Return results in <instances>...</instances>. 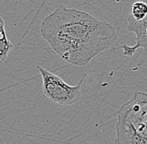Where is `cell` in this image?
I'll return each mask as SVG.
<instances>
[{
  "mask_svg": "<svg viewBox=\"0 0 147 144\" xmlns=\"http://www.w3.org/2000/svg\"><path fill=\"white\" fill-rule=\"evenodd\" d=\"M127 20V30L136 35V44L132 47L125 44L119 48L123 49V55L127 57L133 56L138 48H142L147 53V16L143 20L137 21L129 14Z\"/></svg>",
  "mask_w": 147,
  "mask_h": 144,
  "instance_id": "4",
  "label": "cell"
},
{
  "mask_svg": "<svg viewBox=\"0 0 147 144\" xmlns=\"http://www.w3.org/2000/svg\"><path fill=\"white\" fill-rule=\"evenodd\" d=\"M13 45L9 40L6 30L4 21L0 16V60L5 61L8 58L9 53L13 49Z\"/></svg>",
  "mask_w": 147,
  "mask_h": 144,
  "instance_id": "5",
  "label": "cell"
},
{
  "mask_svg": "<svg viewBox=\"0 0 147 144\" xmlns=\"http://www.w3.org/2000/svg\"><path fill=\"white\" fill-rule=\"evenodd\" d=\"M37 68L42 77L43 92L52 102L61 106H71L77 103L81 98V86L86 74H84L80 82L71 86L58 75L37 66Z\"/></svg>",
  "mask_w": 147,
  "mask_h": 144,
  "instance_id": "3",
  "label": "cell"
},
{
  "mask_svg": "<svg viewBox=\"0 0 147 144\" xmlns=\"http://www.w3.org/2000/svg\"><path fill=\"white\" fill-rule=\"evenodd\" d=\"M116 144H147V92H135L117 112Z\"/></svg>",
  "mask_w": 147,
  "mask_h": 144,
  "instance_id": "2",
  "label": "cell"
},
{
  "mask_svg": "<svg viewBox=\"0 0 147 144\" xmlns=\"http://www.w3.org/2000/svg\"><path fill=\"white\" fill-rule=\"evenodd\" d=\"M40 33L64 61L76 67L86 66L118 39L112 24L62 5L43 20Z\"/></svg>",
  "mask_w": 147,
  "mask_h": 144,
  "instance_id": "1",
  "label": "cell"
},
{
  "mask_svg": "<svg viewBox=\"0 0 147 144\" xmlns=\"http://www.w3.org/2000/svg\"><path fill=\"white\" fill-rule=\"evenodd\" d=\"M130 15L134 19L141 21L147 16V3L142 1H137L131 6Z\"/></svg>",
  "mask_w": 147,
  "mask_h": 144,
  "instance_id": "6",
  "label": "cell"
}]
</instances>
